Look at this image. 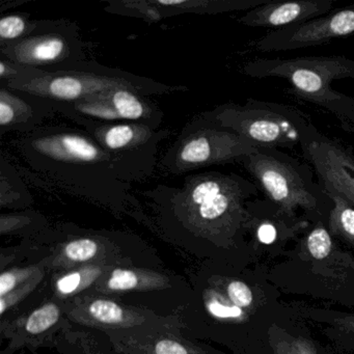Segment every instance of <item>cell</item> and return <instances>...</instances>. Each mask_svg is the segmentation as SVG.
<instances>
[{"instance_id":"6da1fadb","label":"cell","mask_w":354,"mask_h":354,"mask_svg":"<svg viewBox=\"0 0 354 354\" xmlns=\"http://www.w3.org/2000/svg\"><path fill=\"white\" fill-rule=\"evenodd\" d=\"M254 182L235 173L187 175L179 185L158 184L142 192V225L201 262L256 264L248 243V203Z\"/></svg>"},{"instance_id":"7a4b0ae2","label":"cell","mask_w":354,"mask_h":354,"mask_svg":"<svg viewBox=\"0 0 354 354\" xmlns=\"http://www.w3.org/2000/svg\"><path fill=\"white\" fill-rule=\"evenodd\" d=\"M187 279L190 294L178 312L183 333L230 354H245L288 310L265 265L201 262Z\"/></svg>"},{"instance_id":"3957f363","label":"cell","mask_w":354,"mask_h":354,"mask_svg":"<svg viewBox=\"0 0 354 354\" xmlns=\"http://www.w3.org/2000/svg\"><path fill=\"white\" fill-rule=\"evenodd\" d=\"M30 171L55 188L115 215L134 218L142 206L107 153L80 127L44 125L12 142Z\"/></svg>"},{"instance_id":"277c9868","label":"cell","mask_w":354,"mask_h":354,"mask_svg":"<svg viewBox=\"0 0 354 354\" xmlns=\"http://www.w3.org/2000/svg\"><path fill=\"white\" fill-rule=\"evenodd\" d=\"M266 268L281 293L310 296L354 310V257L339 245L324 221L313 223L295 245Z\"/></svg>"},{"instance_id":"5b68a950","label":"cell","mask_w":354,"mask_h":354,"mask_svg":"<svg viewBox=\"0 0 354 354\" xmlns=\"http://www.w3.org/2000/svg\"><path fill=\"white\" fill-rule=\"evenodd\" d=\"M28 240L34 248L35 262L46 261L50 273L90 264L163 268L154 248L128 232L59 223Z\"/></svg>"},{"instance_id":"8992f818","label":"cell","mask_w":354,"mask_h":354,"mask_svg":"<svg viewBox=\"0 0 354 354\" xmlns=\"http://www.w3.org/2000/svg\"><path fill=\"white\" fill-rule=\"evenodd\" d=\"M265 198L283 214L310 223H326L333 203L312 165L281 149L259 148L240 162Z\"/></svg>"},{"instance_id":"52a82bcc","label":"cell","mask_w":354,"mask_h":354,"mask_svg":"<svg viewBox=\"0 0 354 354\" xmlns=\"http://www.w3.org/2000/svg\"><path fill=\"white\" fill-rule=\"evenodd\" d=\"M250 77L279 78L298 98L328 111L354 136V99L333 88L339 80H354V59L341 55L254 59L244 65Z\"/></svg>"},{"instance_id":"ba28073f","label":"cell","mask_w":354,"mask_h":354,"mask_svg":"<svg viewBox=\"0 0 354 354\" xmlns=\"http://www.w3.org/2000/svg\"><path fill=\"white\" fill-rule=\"evenodd\" d=\"M0 84L59 103L77 102L117 88L134 91L147 97L189 90L187 86L163 84L146 76L100 65L95 61H86L73 69L55 73L36 70L24 80Z\"/></svg>"},{"instance_id":"9c48e42d","label":"cell","mask_w":354,"mask_h":354,"mask_svg":"<svg viewBox=\"0 0 354 354\" xmlns=\"http://www.w3.org/2000/svg\"><path fill=\"white\" fill-rule=\"evenodd\" d=\"M203 113L258 148L295 150L297 147L300 148L313 126L310 119L297 109L256 99H250L244 104L218 105Z\"/></svg>"},{"instance_id":"30bf717a","label":"cell","mask_w":354,"mask_h":354,"mask_svg":"<svg viewBox=\"0 0 354 354\" xmlns=\"http://www.w3.org/2000/svg\"><path fill=\"white\" fill-rule=\"evenodd\" d=\"M258 147L204 113L188 122L158 163L165 175L181 176L213 165L241 162Z\"/></svg>"},{"instance_id":"8fae6325","label":"cell","mask_w":354,"mask_h":354,"mask_svg":"<svg viewBox=\"0 0 354 354\" xmlns=\"http://www.w3.org/2000/svg\"><path fill=\"white\" fill-rule=\"evenodd\" d=\"M70 121L88 132L111 157L120 178L130 185L152 177L158 165L159 146L171 134L169 129L128 122L98 123L80 118Z\"/></svg>"},{"instance_id":"7c38bea8","label":"cell","mask_w":354,"mask_h":354,"mask_svg":"<svg viewBox=\"0 0 354 354\" xmlns=\"http://www.w3.org/2000/svg\"><path fill=\"white\" fill-rule=\"evenodd\" d=\"M0 57L48 73L67 71L88 61L80 28L69 20H44L34 34L0 46Z\"/></svg>"},{"instance_id":"4fadbf2b","label":"cell","mask_w":354,"mask_h":354,"mask_svg":"<svg viewBox=\"0 0 354 354\" xmlns=\"http://www.w3.org/2000/svg\"><path fill=\"white\" fill-rule=\"evenodd\" d=\"M82 294L105 296L134 306L142 296H151L155 301L158 298L178 314L189 296L190 285L187 279L165 268L115 266ZM156 304L167 314L175 315L165 310L158 301Z\"/></svg>"},{"instance_id":"5bb4252c","label":"cell","mask_w":354,"mask_h":354,"mask_svg":"<svg viewBox=\"0 0 354 354\" xmlns=\"http://www.w3.org/2000/svg\"><path fill=\"white\" fill-rule=\"evenodd\" d=\"M66 318L93 330H131L140 328H180L178 315H165L105 296L80 294L66 299Z\"/></svg>"},{"instance_id":"9a60e30c","label":"cell","mask_w":354,"mask_h":354,"mask_svg":"<svg viewBox=\"0 0 354 354\" xmlns=\"http://www.w3.org/2000/svg\"><path fill=\"white\" fill-rule=\"evenodd\" d=\"M51 103L57 113L68 120L80 118L98 123L128 122L160 129L165 119V113L152 97L126 88H117L77 102Z\"/></svg>"},{"instance_id":"2e32d148","label":"cell","mask_w":354,"mask_h":354,"mask_svg":"<svg viewBox=\"0 0 354 354\" xmlns=\"http://www.w3.org/2000/svg\"><path fill=\"white\" fill-rule=\"evenodd\" d=\"M310 221L283 214L266 198L248 203V243L256 264L266 265L281 258L291 242L310 229Z\"/></svg>"},{"instance_id":"e0dca14e","label":"cell","mask_w":354,"mask_h":354,"mask_svg":"<svg viewBox=\"0 0 354 354\" xmlns=\"http://www.w3.org/2000/svg\"><path fill=\"white\" fill-rule=\"evenodd\" d=\"M94 331L107 354H230L180 328Z\"/></svg>"},{"instance_id":"ac0fdd59","label":"cell","mask_w":354,"mask_h":354,"mask_svg":"<svg viewBox=\"0 0 354 354\" xmlns=\"http://www.w3.org/2000/svg\"><path fill=\"white\" fill-rule=\"evenodd\" d=\"M300 150L320 185L339 192L354 207V149L328 138L313 125Z\"/></svg>"},{"instance_id":"d6986e66","label":"cell","mask_w":354,"mask_h":354,"mask_svg":"<svg viewBox=\"0 0 354 354\" xmlns=\"http://www.w3.org/2000/svg\"><path fill=\"white\" fill-rule=\"evenodd\" d=\"M354 34V5L310 21L272 30L252 42L261 53L291 51L327 44Z\"/></svg>"},{"instance_id":"ffe728a7","label":"cell","mask_w":354,"mask_h":354,"mask_svg":"<svg viewBox=\"0 0 354 354\" xmlns=\"http://www.w3.org/2000/svg\"><path fill=\"white\" fill-rule=\"evenodd\" d=\"M65 300L49 298L18 318L0 324V335L7 342L1 354H14L26 347L53 345L69 325Z\"/></svg>"},{"instance_id":"44dd1931","label":"cell","mask_w":354,"mask_h":354,"mask_svg":"<svg viewBox=\"0 0 354 354\" xmlns=\"http://www.w3.org/2000/svg\"><path fill=\"white\" fill-rule=\"evenodd\" d=\"M55 115L50 101L0 84V136L30 133Z\"/></svg>"},{"instance_id":"7402d4cb","label":"cell","mask_w":354,"mask_h":354,"mask_svg":"<svg viewBox=\"0 0 354 354\" xmlns=\"http://www.w3.org/2000/svg\"><path fill=\"white\" fill-rule=\"evenodd\" d=\"M335 3V0H269L264 5L246 12L238 18V22L250 28L281 30L327 15L333 12Z\"/></svg>"},{"instance_id":"603a6c76","label":"cell","mask_w":354,"mask_h":354,"mask_svg":"<svg viewBox=\"0 0 354 354\" xmlns=\"http://www.w3.org/2000/svg\"><path fill=\"white\" fill-rule=\"evenodd\" d=\"M302 321L290 310L273 321L245 354H321Z\"/></svg>"},{"instance_id":"cb8c5ba5","label":"cell","mask_w":354,"mask_h":354,"mask_svg":"<svg viewBox=\"0 0 354 354\" xmlns=\"http://www.w3.org/2000/svg\"><path fill=\"white\" fill-rule=\"evenodd\" d=\"M297 318L320 325L335 346L354 351V313L330 310L308 304H288Z\"/></svg>"},{"instance_id":"d4e9b609","label":"cell","mask_w":354,"mask_h":354,"mask_svg":"<svg viewBox=\"0 0 354 354\" xmlns=\"http://www.w3.org/2000/svg\"><path fill=\"white\" fill-rule=\"evenodd\" d=\"M160 20L182 14H215L250 11L269 0H151Z\"/></svg>"},{"instance_id":"484cf974","label":"cell","mask_w":354,"mask_h":354,"mask_svg":"<svg viewBox=\"0 0 354 354\" xmlns=\"http://www.w3.org/2000/svg\"><path fill=\"white\" fill-rule=\"evenodd\" d=\"M113 266L90 264L59 273H50V297L66 300L76 297L93 287Z\"/></svg>"},{"instance_id":"4316f807","label":"cell","mask_w":354,"mask_h":354,"mask_svg":"<svg viewBox=\"0 0 354 354\" xmlns=\"http://www.w3.org/2000/svg\"><path fill=\"white\" fill-rule=\"evenodd\" d=\"M34 196L30 194L24 178L5 152L0 158V208L22 211L30 209Z\"/></svg>"},{"instance_id":"83f0119b","label":"cell","mask_w":354,"mask_h":354,"mask_svg":"<svg viewBox=\"0 0 354 354\" xmlns=\"http://www.w3.org/2000/svg\"><path fill=\"white\" fill-rule=\"evenodd\" d=\"M323 189L333 203L326 221L329 233L335 239L354 250V207L335 190L328 187H323Z\"/></svg>"},{"instance_id":"f1b7e54d","label":"cell","mask_w":354,"mask_h":354,"mask_svg":"<svg viewBox=\"0 0 354 354\" xmlns=\"http://www.w3.org/2000/svg\"><path fill=\"white\" fill-rule=\"evenodd\" d=\"M51 227L48 219L38 211L26 209L16 212L1 213V236H21L24 239L36 237Z\"/></svg>"},{"instance_id":"f546056e","label":"cell","mask_w":354,"mask_h":354,"mask_svg":"<svg viewBox=\"0 0 354 354\" xmlns=\"http://www.w3.org/2000/svg\"><path fill=\"white\" fill-rule=\"evenodd\" d=\"M44 20L30 19L28 14L13 13L0 18V46L22 40L42 28Z\"/></svg>"},{"instance_id":"4dcf8cb0","label":"cell","mask_w":354,"mask_h":354,"mask_svg":"<svg viewBox=\"0 0 354 354\" xmlns=\"http://www.w3.org/2000/svg\"><path fill=\"white\" fill-rule=\"evenodd\" d=\"M44 269H47L46 261L42 260L39 263L26 264V266L10 267L5 270H1L0 297L11 293Z\"/></svg>"},{"instance_id":"1f68e13d","label":"cell","mask_w":354,"mask_h":354,"mask_svg":"<svg viewBox=\"0 0 354 354\" xmlns=\"http://www.w3.org/2000/svg\"><path fill=\"white\" fill-rule=\"evenodd\" d=\"M0 84L18 82L32 75L37 69L18 65L13 62L0 57Z\"/></svg>"}]
</instances>
